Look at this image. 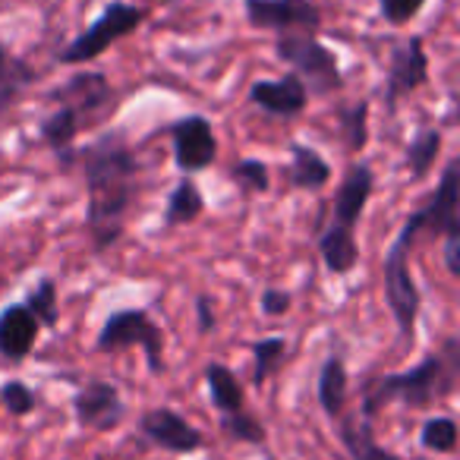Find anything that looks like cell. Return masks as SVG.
<instances>
[{"label":"cell","instance_id":"cell-19","mask_svg":"<svg viewBox=\"0 0 460 460\" xmlns=\"http://www.w3.org/2000/svg\"><path fill=\"white\" fill-rule=\"evenodd\" d=\"M341 441H344L350 460H403L397 454L385 451L376 438H372L369 420H344L341 416Z\"/></svg>","mask_w":460,"mask_h":460},{"label":"cell","instance_id":"cell-22","mask_svg":"<svg viewBox=\"0 0 460 460\" xmlns=\"http://www.w3.org/2000/svg\"><path fill=\"white\" fill-rule=\"evenodd\" d=\"M202 211H205V202H202V192L196 190V183H192V180H180L177 190H173L171 199H167L164 221L167 224H190V221H196Z\"/></svg>","mask_w":460,"mask_h":460},{"label":"cell","instance_id":"cell-28","mask_svg":"<svg viewBox=\"0 0 460 460\" xmlns=\"http://www.w3.org/2000/svg\"><path fill=\"white\" fill-rule=\"evenodd\" d=\"M230 177L237 180L246 192H265V190H269V183H271L269 164H265V161H256V158L237 161V164H234V171H230Z\"/></svg>","mask_w":460,"mask_h":460},{"label":"cell","instance_id":"cell-34","mask_svg":"<svg viewBox=\"0 0 460 460\" xmlns=\"http://www.w3.org/2000/svg\"><path fill=\"white\" fill-rule=\"evenodd\" d=\"M13 76L16 73H10L7 51H4V45H0V104L10 102V95H13Z\"/></svg>","mask_w":460,"mask_h":460},{"label":"cell","instance_id":"cell-27","mask_svg":"<svg viewBox=\"0 0 460 460\" xmlns=\"http://www.w3.org/2000/svg\"><path fill=\"white\" fill-rule=\"evenodd\" d=\"M22 306L39 319V325H58V290H54L51 278H45V281L26 296Z\"/></svg>","mask_w":460,"mask_h":460},{"label":"cell","instance_id":"cell-24","mask_svg":"<svg viewBox=\"0 0 460 460\" xmlns=\"http://www.w3.org/2000/svg\"><path fill=\"white\" fill-rule=\"evenodd\" d=\"M420 445L426 451L435 454H451L457 447V422L451 416H435V420H426L420 432Z\"/></svg>","mask_w":460,"mask_h":460},{"label":"cell","instance_id":"cell-4","mask_svg":"<svg viewBox=\"0 0 460 460\" xmlns=\"http://www.w3.org/2000/svg\"><path fill=\"white\" fill-rule=\"evenodd\" d=\"M95 347L102 353L142 347L148 372H152V376L164 372V338H161V328L155 325V322L148 319V313H142V309H120V313L111 315L102 332H98Z\"/></svg>","mask_w":460,"mask_h":460},{"label":"cell","instance_id":"cell-14","mask_svg":"<svg viewBox=\"0 0 460 460\" xmlns=\"http://www.w3.org/2000/svg\"><path fill=\"white\" fill-rule=\"evenodd\" d=\"M369 196H372V171L366 164L353 167L338 190V202H334L332 221L341 224V227H347V230H353L359 221V215H363L366 202H369Z\"/></svg>","mask_w":460,"mask_h":460},{"label":"cell","instance_id":"cell-36","mask_svg":"<svg viewBox=\"0 0 460 460\" xmlns=\"http://www.w3.org/2000/svg\"><path fill=\"white\" fill-rule=\"evenodd\" d=\"M161 4H171V0H161Z\"/></svg>","mask_w":460,"mask_h":460},{"label":"cell","instance_id":"cell-5","mask_svg":"<svg viewBox=\"0 0 460 460\" xmlns=\"http://www.w3.org/2000/svg\"><path fill=\"white\" fill-rule=\"evenodd\" d=\"M278 58L294 66L296 70L294 76L300 79L303 85L309 83V89H313L315 95H328V92L341 89L338 58H334L315 35H306V32L281 35V39H278Z\"/></svg>","mask_w":460,"mask_h":460},{"label":"cell","instance_id":"cell-35","mask_svg":"<svg viewBox=\"0 0 460 460\" xmlns=\"http://www.w3.org/2000/svg\"><path fill=\"white\" fill-rule=\"evenodd\" d=\"M196 313H199V332H211L215 328V313H211V300L208 296H199L196 300Z\"/></svg>","mask_w":460,"mask_h":460},{"label":"cell","instance_id":"cell-31","mask_svg":"<svg viewBox=\"0 0 460 460\" xmlns=\"http://www.w3.org/2000/svg\"><path fill=\"white\" fill-rule=\"evenodd\" d=\"M422 7H426V0H378V10H382V16L388 22H394V26L410 22Z\"/></svg>","mask_w":460,"mask_h":460},{"label":"cell","instance_id":"cell-9","mask_svg":"<svg viewBox=\"0 0 460 460\" xmlns=\"http://www.w3.org/2000/svg\"><path fill=\"white\" fill-rule=\"evenodd\" d=\"M171 139H173V161L183 173H196L202 167H208L217 155V139L215 129L205 117L192 114L183 117L171 127Z\"/></svg>","mask_w":460,"mask_h":460},{"label":"cell","instance_id":"cell-10","mask_svg":"<svg viewBox=\"0 0 460 460\" xmlns=\"http://www.w3.org/2000/svg\"><path fill=\"white\" fill-rule=\"evenodd\" d=\"M139 432L142 438H148L152 445L164 447L171 454H192L205 445V435L171 407H155L142 413Z\"/></svg>","mask_w":460,"mask_h":460},{"label":"cell","instance_id":"cell-16","mask_svg":"<svg viewBox=\"0 0 460 460\" xmlns=\"http://www.w3.org/2000/svg\"><path fill=\"white\" fill-rule=\"evenodd\" d=\"M108 95H111V85L102 73H76L70 83L60 85V89L54 92V98H58L60 104H70V108H76L83 117H89L92 111L104 108V104H108Z\"/></svg>","mask_w":460,"mask_h":460},{"label":"cell","instance_id":"cell-6","mask_svg":"<svg viewBox=\"0 0 460 460\" xmlns=\"http://www.w3.org/2000/svg\"><path fill=\"white\" fill-rule=\"evenodd\" d=\"M142 20H146V13L139 7H133V4H111L79 39H73L60 51V64H85V60L102 58L111 45L133 35Z\"/></svg>","mask_w":460,"mask_h":460},{"label":"cell","instance_id":"cell-1","mask_svg":"<svg viewBox=\"0 0 460 460\" xmlns=\"http://www.w3.org/2000/svg\"><path fill=\"white\" fill-rule=\"evenodd\" d=\"M79 164H83L85 190H89L85 221H89L98 250H108L120 237L123 217L133 205L139 164H136L133 148L117 133H108L85 146L79 152Z\"/></svg>","mask_w":460,"mask_h":460},{"label":"cell","instance_id":"cell-8","mask_svg":"<svg viewBox=\"0 0 460 460\" xmlns=\"http://www.w3.org/2000/svg\"><path fill=\"white\" fill-rule=\"evenodd\" d=\"M246 16L252 26L275 29V32H306L319 29V10L309 0H246Z\"/></svg>","mask_w":460,"mask_h":460},{"label":"cell","instance_id":"cell-13","mask_svg":"<svg viewBox=\"0 0 460 460\" xmlns=\"http://www.w3.org/2000/svg\"><path fill=\"white\" fill-rule=\"evenodd\" d=\"M250 98L262 111H269V114L294 117L306 108L309 92H306V85L290 73V76H284V79H262V83H256L250 89Z\"/></svg>","mask_w":460,"mask_h":460},{"label":"cell","instance_id":"cell-17","mask_svg":"<svg viewBox=\"0 0 460 460\" xmlns=\"http://www.w3.org/2000/svg\"><path fill=\"white\" fill-rule=\"evenodd\" d=\"M319 250H322V259H325V265H328L332 275H347V271L357 269L359 250H357V237H353V230H347V227H341V224L332 221L325 234H322Z\"/></svg>","mask_w":460,"mask_h":460},{"label":"cell","instance_id":"cell-21","mask_svg":"<svg viewBox=\"0 0 460 460\" xmlns=\"http://www.w3.org/2000/svg\"><path fill=\"white\" fill-rule=\"evenodd\" d=\"M290 152H294V164H290V183H294L296 190H322V186L332 180V167H328V161L322 158L315 148L300 146V142H296Z\"/></svg>","mask_w":460,"mask_h":460},{"label":"cell","instance_id":"cell-3","mask_svg":"<svg viewBox=\"0 0 460 460\" xmlns=\"http://www.w3.org/2000/svg\"><path fill=\"white\" fill-rule=\"evenodd\" d=\"M426 230V211H413L391 243L388 256H385V300H388L391 313L401 328V338L413 344L416 334V315H420V290L410 275V243Z\"/></svg>","mask_w":460,"mask_h":460},{"label":"cell","instance_id":"cell-11","mask_svg":"<svg viewBox=\"0 0 460 460\" xmlns=\"http://www.w3.org/2000/svg\"><path fill=\"white\" fill-rule=\"evenodd\" d=\"M426 79H429V60H426V51H422V41L420 39L401 41V45L391 51V70H388L385 98H388V104L394 108L397 98L420 89Z\"/></svg>","mask_w":460,"mask_h":460},{"label":"cell","instance_id":"cell-15","mask_svg":"<svg viewBox=\"0 0 460 460\" xmlns=\"http://www.w3.org/2000/svg\"><path fill=\"white\" fill-rule=\"evenodd\" d=\"M85 117L79 114L76 108H70V104H60L54 114L45 117V123H41V139L51 146V152L60 158V164L70 167L73 164V142H76L79 129L85 127Z\"/></svg>","mask_w":460,"mask_h":460},{"label":"cell","instance_id":"cell-30","mask_svg":"<svg viewBox=\"0 0 460 460\" xmlns=\"http://www.w3.org/2000/svg\"><path fill=\"white\" fill-rule=\"evenodd\" d=\"M366 117H369V104H366V102L353 104V108L344 114V133H347V146H350L353 152H359V148L366 146Z\"/></svg>","mask_w":460,"mask_h":460},{"label":"cell","instance_id":"cell-33","mask_svg":"<svg viewBox=\"0 0 460 460\" xmlns=\"http://www.w3.org/2000/svg\"><path fill=\"white\" fill-rule=\"evenodd\" d=\"M288 309H290V294H284V290H265L262 294L265 315H284Z\"/></svg>","mask_w":460,"mask_h":460},{"label":"cell","instance_id":"cell-23","mask_svg":"<svg viewBox=\"0 0 460 460\" xmlns=\"http://www.w3.org/2000/svg\"><path fill=\"white\" fill-rule=\"evenodd\" d=\"M438 148H441L438 129H420V133L413 136V142L407 146V164L416 180L426 177V173L432 171L435 158H438Z\"/></svg>","mask_w":460,"mask_h":460},{"label":"cell","instance_id":"cell-12","mask_svg":"<svg viewBox=\"0 0 460 460\" xmlns=\"http://www.w3.org/2000/svg\"><path fill=\"white\" fill-rule=\"evenodd\" d=\"M39 319L22 303L20 306H7L0 313V357L13 359V363L26 359L32 353L35 341H39Z\"/></svg>","mask_w":460,"mask_h":460},{"label":"cell","instance_id":"cell-20","mask_svg":"<svg viewBox=\"0 0 460 460\" xmlns=\"http://www.w3.org/2000/svg\"><path fill=\"white\" fill-rule=\"evenodd\" d=\"M319 403L332 420L344 416L347 403V369L341 357H328L319 372Z\"/></svg>","mask_w":460,"mask_h":460},{"label":"cell","instance_id":"cell-26","mask_svg":"<svg viewBox=\"0 0 460 460\" xmlns=\"http://www.w3.org/2000/svg\"><path fill=\"white\" fill-rule=\"evenodd\" d=\"M284 350H288L284 338H265V341H259V344L252 347V357H256L252 382H256V385H265V382H269V378L278 372V366L284 363Z\"/></svg>","mask_w":460,"mask_h":460},{"label":"cell","instance_id":"cell-32","mask_svg":"<svg viewBox=\"0 0 460 460\" xmlns=\"http://www.w3.org/2000/svg\"><path fill=\"white\" fill-rule=\"evenodd\" d=\"M445 262L451 275H460V224L445 230Z\"/></svg>","mask_w":460,"mask_h":460},{"label":"cell","instance_id":"cell-7","mask_svg":"<svg viewBox=\"0 0 460 460\" xmlns=\"http://www.w3.org/2000/svg\"><path fill=\"white\" fill-rule=\"evenodd\" d=\"M73 413H76V422L89 432H111L123 422L127 416V403H123L120 391L111 382H95L83 385L73 397Z\"/></svg>","mask_w":460,"mask_h":460},{"label":"cell","instance_id":"cell-2","mask_svg":"<svg viewBox=\"0 0 460 460\" xmlns=\"http://www.w3.org/2000/svg\"><path fill=\"white\" fill-rule=\"evenodd\" d=\"M457 341H447L445 350L426 357L420 366L394 376H382L366 385L363 391V420L372 422V416L388 403H407V407H432L435 401H445L457 385Z\"/></svg>","mask_w":460,"mask_h":460},{"label":"cell","instance_id":"cell-29","mask_svg":"<svg viewBox=\"0 0 460 460\" xmlns=\"http://www.w3.org/2000/svg\"><path fill=\"white\" fill-rule=\"evenodd\" d=\"M0 401H4V407H7V413L13 416H26L35 410V391L29 388V385L22 382H7L4 388H0Z\"/></svg>","mask_w":460,"mask_h":460},{"label":"cell","instance_id":"cell-18","mask_svg":"<svg viewBox=\"0 0 460 460\" xmlns=\"http://www.w3.org/2000/svg\"><path fill=\"white\" fill-rule=\"evenodd\" d=\"M205 382H208V394L211 403H215L217 413H237V410H246V394L240 378L234 376V369L221 363H208L205 366Z\"/></svg>","mask_w":460,"mask_h":460},{"label":"cell","instance_id":"cell-25","mask_svg":"<svg viewBox=\"0 0 460 460\" xmlns=\"http://www.w3.org/2000/svg\"><path fill=\"white\" fill-rule=\"evenodd\" d=\"M221 429L230 441H246V445H265V426L246 410L237 413H221Z\"/></svg>","mask_w":460,"mask_h":460}]
</instances>
